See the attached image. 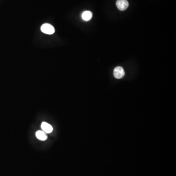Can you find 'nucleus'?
Returning <instances> with one entry per match:
<instances>
[{"label": "nucleus", "instance_id": "nucleus-4", "mask_svg": "<svg viewBox=\"0 0 176 176\" xmlns=\"http://www.w3.org/2000/svg\"><path fill=\"white\" fill-rule=\"evenodd\" d=\"M41 128L43 130L44 132L47 134L51 133L53 131V128L50 124L46 123V122H42L41 125Z\"/></svg>", "mask_w": 176, "mask_h": 176}, {"label": "nucleus", "instance_id": "nucleus-3", "mask_svg": "<svg viewBox=\"0 0 176 176\" xmlns=\"http://www.w3.org/2000/svg\"><path fill=\"white\" fill-rule=\"evenodd\" d=\"M114 75L116 78L120 79L125 75V71L121 67H117L114 69Z\"/></svg>", "mask_w": 176, "mask_h": 176}, {"label": "nucleus", "instance_id": "nucleus-6", "mask_svg": "<svg viewBox=\"0 0 176 176\" xmlns=\"http://www.w3.org/2000/svg\"><path fill=\"white\" fill-rule=\"evenodd\" d=\"M36 136L38 139L41 140V141H44L47 139V136L46 133L42 131H38L36 132Z\"/></svg>", "mask_w": 176, "mask_h": 176}, {"label": "nucleus", "instance_id": "nucleus-1", "mask_svg": "<svg viewBox=\"0 0 176 176\" xmlns=\"http://www.w3.org/2000/svg\"><path fill=\"white\" fill-rule=\"evenodd\" d=\"M42 32L45 34L51 35L55 32V29L54 27L50 24L46 23L43 25L41 27Z\"/></svg>", "mask_w": 176, "mask_h": 176}, {"label": "nucleus", "instance_id": "nucleus-5", "mask_svg": "<svg viewBox=\"0 0 176 176\" xmlns=\"http://www.w3.org/2000/svg\"><path fill=\"white\" fill-rule=\"evenodd\" d=\"M93 17L92 12L90 11H85L82 14V18L83 20L85 21H88L91 20Z\"/></svg>", "mask_w": 176, "mask_h": 176}, {"label": "nucleus", "instance_id": "nucleus-2", "mask_svg": "<svg viewBox=\"0 0 176 176\" xmlns=\"http://www.w3.org/2000/svg\"><path fill=\"white\" fill-rule=\"evenodd\" d=\"M116 5L120 11H124L129 7V3L127 0H117Z\"/></svg>", "mask_w": 176, "mask_h": 176}]
</instances>
